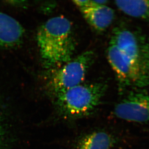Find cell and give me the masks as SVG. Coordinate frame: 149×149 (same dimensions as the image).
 Returning a JSON list of instances; mask_svg holds the SVG:
<instances>
[{
	"instance_id": "1",
	"label": "cell",
	"mask_w": 149,
	"mask_h": 149,
	"mask_svg": "<svg viewBox=\"0 0 149 149\" xmlns=\"http://www.w3.org/2000/svg\"><path fill=\"white\" fill-rule=\"evenodd\" d=\"M37 40L45 67L57 68L70 61L75 50L71 22L63 16L50 18L40 28Z\"/></svg>"
},
{
	"instance_id": "2",
	"label": "cell",
	"mask_w": 149,
	"mask_h": 149,
	"mask_svg": "<svg viewBox=\"0 0 149 149\" xmlns=\"http://www.w3.org/2000/svg\"><path fill=\"white\" fill-rule=\"evenodd\" d=\"M138 74L143 88L149 84V39L141 31L126 26L114 29L111 41Z\"/></svg>"
},
{
	"instance_id": "3",
	"label": "cell",
	"mask_w": 149,
	"mask_h": 149,
	"mask_svg": "<svg viewBox=\"0 0 149 149\" xmlns=\"http://www.w3.org/2000/svg\"><path fill=\"white\" fill-rule=\"evenodd\" d=\"M107 90L103 83L82 84L56 95V103L62 114L79 119L91 114L99 106Z\"/></svg>"
},
{
	"instance_id": "4",
	"label": "cell",
	"mask_w": 149,
	"mask_h": 149,
	"mask_svg": "<svg viewBox=\"0 0 149 149\" xmlns=\"http://www.w3.org/2000/svg\"><path fill=\"white\" fill-rule=\"evenodd\" d=\"M95 58L93 51H86L56 70L50 80L51 87L55 95L83 84Z\"/></svg>"
},
{
	"instance_id": "5",
	"label": "cell",
	"mask_w": 149,
	"mask_h": 149,
	"mask_svg": "<svg viewBox=\"0 0 149 149\" xmlns=\"http://www.w3.org/2000/svg\"><path fill=\"white\" fill-rule=\"evenodd\" d=\"M113 113L131 122H149V95L143 89H135L116 104Z\"/></svg>"
},
{
	"instance_id": "6",
	"label": "cell",
	"mask_w": 149,
	"mask_h": 149,
	"mask_svg": "<svg viewBox=\"0 0 149 149\" xmlns=\"http://www.w3.org/2000/svg\"><path fill=\"white\" fill-rule=\"evenodd\" d=\"M107 54L109 62L116 73L120 93H123L130 87L143 89L132 64L111 42L107 49Z\"/></svg>"
},
{
	"instance_id": "7",
	"label": "cell",
	"mask_w": 149,
	"mask_h": 149,
	"mask_svg": "<svg viewBox=\"0 0 149 149\" xmlns=\"http://www.w3.org/2000/svg\"><path fill=\"white\" fill-rule=\"evenodd\" d=\"M84 19L97 31H103L112 24L114 20V11L107 5L99 6L92 1V4L80 9Z\"/></svg>"
},
{
	"instance_id": "8",
	"label": "cell",
	"mask_w": 149,
	"mask_h": 149,
	"mask_svg": "<svg viewBox=\"0 0 149 149\" xmlns=\"http://www.w3.org/2000/svg\"><path fill=\"white\" fill-rule=\"evenodd\" d=\"M24 29L14 18L0 11V47H11L21 41Z\"/></svg>"
},
{
	"instance_id": "9",
	"label": "cell",
	"mask_w": 149,
	"mask_h": 149,
	"mask_svg": "<svg viewBox=\"0 0 149 149\" xmlns=\"http://www.w3.org/2000/svg\"><path fill=\"white\" fill-rule=\"evenodd\" d=\"M117 141L105 131L92 132L83 136L78 141L76 149H111Z\"/></svg>"
},
{
	"instance_id": "10",
	"label": "cell",
	"mask_w": 149,
	"mask_h": 149,
	"mask_svg": "<svg viewBox=\"0 0 149 149\" xmlns=\"http://www.w3.org/2000/svg\"><path fill=\"white\" fill-rule=\"evenodd\" d=\"M114 3L125 14L149 21V0L116 1Z\"/></svg>"
},
{
	"instance_id": "11",
	"label": "cell",
	"mask_w": 149,
	"mask_h": 149,
	"mask_svg": "<svg viewBox=\"0 0 149 149\" xmlns=\"http://www.w3.org/2000/svg\"><path fill=\"white\" fill-rule=\"evenodd\" d=\"M73 3L74 4L80 8V10L81 9L84 8L86 7H88L89 6H91L92 4V1L90 0H84V1H80V0H76L73 1Z\"/></svg>"
}]
</instances>
